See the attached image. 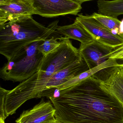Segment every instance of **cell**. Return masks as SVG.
Masks as SVG:
<instances>
[{
    "label": "cell",
    "instance_id": "obj_1",
    "mask_svg": "<svg viewBox=\"0 0 123 123\" xmlns=\"http://www.w3.org/2000/svg\"><path fill=\"white\" fill-rule=\"evenodd\" d=\"M63 123H123V108L100 80L90 77L49 98Z\"/></svg>",
    "mask_w": 123,
    "mask_h": 123
},
{
    "label": "cell",
    "instance_id": "obj_2",
    "mask_svg": "<svg viewBox=\"0 0 123 123\" xmlns=\"http://www.w3.org/2000/svg\"><path fill=\"white\" fill-rule=\"evenodd\" d=\"M58 21L48 26L38 23L32 16L23 17L0 25V53L8 61L34 42L45 40L59 35Z\"/></svg>",
    "mask_w": 123,
    "mask_h": 123
},
{
    "label": "cell",
    "instance_id": "obj_3",
    "mask_svg": "<svg viewBox=\"0 0 123 123\" xmlns=\"http://www.w3.org/2000/svg\"><path fill=\"white\" fill-rule=\"evenodd\" d=\"M60 41L58 47L43 58L39 70L14 87L15 90L29 91L56 72L82 58L78 49L73 45L69 38L61 37Z\"/></svg>",
    "mask_w": 123,
    "mask_h": 123
},
{
    "label": "cell",
    "instance_id": "obj_4",
    "mask_svg": "<svg viewBox=\"0 0 123 123\" xmlns=\"http://www.w3.org/2000/svg\"><path fill=\"white\" fill-rule=\"evenodd\" d=\"M44 40L32 43L8 61L1 68L0 78L5 81L21 82L37 72L44 57L38 48Z\"/></svg>",
    "mask_w": 123,
    "mask_h": 123
},
{
    "label": "cell",
    "instance_id": "obj_5",
    "mask_svg": "<svg viewBox=\"0 0 123 123\" xmlns=\"http://www.w3.org/2000/svg\"><path fill=\"white\" fill-rule=\"evenodd\" d=\"M88 70V66L85 62L82 60H78L25 93L21 99L23 102H26L34 98L53 97L58 86Z\"/></svg>",
    "mask_w": 123,
    "mask_h": 123
},
{
    "label": "cell",
    "instance_id": "obj_6",
    "mask_svg": "<svg viewBox=\"0 0 123 123\" xmlns=\"http://www.w3.org/2000/svg\"><path fill=\"white\" fill-rule=\"evenodd\" d=\"M75 21L81 25L95 40L115 49L123 45V35L116 34L94 18L91 15L79 14Z\"/></svg>",
    "mask_w": 123,
    "mask_h": 123
},
{
    "label": "cell",
    "instance_id": "obj_7",
    "mask_svg": "<svg viewBox=\"0 0 123 123\" xmlns=\"http://www.w3.org/2000/svg\"><path fill=\"white\" fill-rule=\"evenodd\" d=\"M35 14L47 18L66 15H77L81 4L71 0H32Z\"/></svg>",
    "mask_w": 123,
    "mask_h": 123
},
{
    "label": "cell",
    "instance_id": "obj_8",
    "mask_svg": "<svg viewBox=\"0 0 123 123\" xmlns=\"http://www.w3.org/2000/svg\"><path fill=\"white\" fill-rule=\"evenodd\" d=\"M92 77L102 81L123 108V68L121 64L102 69Z\"/></svg>",
    "mask_w": 123,
    "mask_h": 123
},
{
    "label": "cell",
    "instance_id": "obj_9",
    "mask_svg": "<svg viewBox=\"0 0 123 123\" xmlns=\"http://www.w3.org/2000/svg\"><path fill=\"white\" fill-rule=\"evenodd\" d=\"M114 49L94 40L86 45L81 44L78 49L81 57L86 63L89 69L99 66L110 58L108 55Z\"/></svg>",
    "mask_w": 123,
    "mask_h": 123
},
{
    "label": "cell",
    "instance_id": "obj_10",
    "mask_svg": "<svg viewBox=\"0 0 123 123\" xmlns=\"http://www.w3.org/2000/svg\"><path fill=\"white\" fill-rule=\"evenodd\" d=\"M56 110L50 102L42 99L31 110L24 111L16 123H43L56 120Z\"/></svg>",
    "mask_w": 123,
    "mask_h": 123
},
{
    "label": "cell",
    "instance_id": "obj_11",
    "mask_svg": "<svg viewBox=\"0 0 123 123\" xmlns=\"http://www.w3.org/2000/svg\"><path fill=\"white\" fill-rule=\"evenodd\" d=\"M35 14L32 0H20L0 5V25L23 17Z\"/></svg>",
    "mask_w": 123,
    "mask_h": 123
},
{
    "label": "cell",
    "instance_id": "obj_12",
    "mask_svg": "<svg viewBox=\"0 0 123 123\" xmlns=\"http://www.w3.org/2000/svg\"><path fill=\"white\" fill-rule=\"evenodd\" d=\"M59 34L64 35L69 39L78 40L81 44H89L95 40L92 36L78 22L69 25L58 26L56 30Z\"/></svg>",
    "mask_w": 123,
    "mask_h": 123
},
{
    "label": "cell",
    "instance_id": "obj_13",
    "mask_svg": "<svg viewBox=\"0 0 123 123\" xmlns=\"http://www.w3.org/2000/svg\"><path fill=\"white\" fill-rule=\"evenodd\" d=\"M119 64H120L117 63V60L115 59L110 58L108 60L99 66L84 72L81 74L70 79L64 84L58 86L57 88L60 91L64 90L78 84L90 77L92 76L94 74L102 69L108 67L118 66Z\"/></svg>",
    "mask_w": 123,
    "mask_h": 123
},
{
    "label": "cell",
    "instance_id": "obj_14",
    "mask_svg": "<svg viewBox=\"0 0 123 123\" xmlns=\"http://www.w3.org/2000/svg\"><path fill=\"white\" fill-rule=\"evenodd\" d=\"M98 13L117 17L123 15V0H98Z\"/></svg>",
    "mask_w": 123,
    "mask_h": 123
},
{
    "label": "cell",
    "instance_id": "obj_15",
    "mask_svg": "<svg viewBox=\"0 0 123 123\" xmlns=\"http://www.w3.org/2000/svg\"><path fill=\"white\" fill-rule=\"evenodd\" d=\"M91 16L103 26L116 34H120V25L121 21L117 17H113L94 12Z\"/></svg>",
    "mask_w": 123,
    "mask_h": 123
},
{
    "label": "cell",
    "instance_id": "obj_16",
    "mask_svg": "<svg viewBox=\"0 0 123 123\" xmlns=\"http://www.w3.org/2000/svg\"><path fill=\"white\" fill-rule=\"evenodd\" d=\"M62 36H54L44 40L38 48V51L43 56H46L60 46Z\"/></svg>",
    "mask_w": 123,
    "mask_h": 123
},
{
    "label": "cell",
    "instance_id": "obj_17",
    "mask_svg": "<svg viewBox=\"0 0 123 123\" xmlns=\"http://www.w3.org/2000/svg\"><path fill=\"white\" fill-rule=\"evenodd\" d=\"M8 90L0 87V118L5 120L4 105L5 98Z\"/></svg>",
    "mask_w": 123,
    "mask_h": 123
},
{
    "label": "cell",
    "instance_id": "obj_18",
    "mask_svg": "<svg viewBox=\"0 0 123 123\" xmlns=\"http://www.w3.org/2000/svg\"><path fill=\"white\" fill-rule=\"evenodd\" d=\"M109 58L123 60V47L120 46L113 49V52L108 55Z\"/></svg>",
    "mask_w": 123,
    "mask_h": 123
},
{
    "label": "cell",
    "instance_id": "obj_19",
    "mask_svg": "<svg viewBox=\"0 0 123 123\" xmlns=\"http://www.w3.org/2000/svg\"><path fill=\"white\" fill-rule=\"evenodd\" d=\"M20 0L32 1V0H0V5L8 4L10 3H12V2H15V1Z\"/></svg>",
    "mask_w": 123,
    "mask_h": 123
},
{
    "label": "cell",
    "instance_id": "obj_20",
    "mask_svg": "<svg viewBox=\"0 0 123 123\" xmlns=\"http://www.w3.org/2000/svg\"><path fill=\"white\" fill-rule=\"evenodd\" d=\"M71 0L73 1H74V2H76V3H78L79 4H82L84 2L90 1L93 0Z\"/></svg>",
    "mask_w": 123,
    "mask_h": 123
},
{
    "label": "cell",
    "instance_id": "obj_21",
    "mask_svg": "<svg viewBox=\"0 0 123 123\" xmlns=\"http://www.w3.org/2000/svg\"><path fill=\"white\" fill-rule=\"evenodd\" d=\"M120 34L123 35V19L121 21L120 25Z\"/></svg>",
    "mask_w": 123,
    "mask_h": 123
},
{
    "label": "cell",
    "instance_id": "obj_22",
    "mask_svg": "<svg viewBox=\"0 0 123 123\" xmlns=\"http://www.w3.org/2000/svg\"><path fill=\"white\" fill-rule=\"evenodd\" d=\"M63 123L60 122V121H58L57 120H56L54 121H51V122H45V123Z\"/></svg>",
    "mask_w": 123,
    "mask_h": 123
},
{
    "label": "cell",
    "instance_id": "obj_23",
    "mask_svg": "<svg viewBox=\"0 0 123 123\" xmlns=\"http://www.w3.org/2000/svg\"><path fill=\"white\" fill-rule=\"evenodd\" d=\"M5 120L2 118H0V123H5L4 121Z\"/></svg>",
    "mask_w": 123,
    "mask_h": 123
},
{
    "label": "cell",
    "instance_id": "obj_24",
    "mask_svg": "<svg viewBox=\"0 0 123 123\" xmlns=\"http://www.w3.org/2000/svg\"><path fill=\"white\" fill-rule=\"evenodd\" d=\"M121 66H122V67H123V64H121Z\"/></svg>",
    "mask_w": 123,
    "mask_h": 123
},
{
    "label": "cell",
    "instance_id": "obj_25",
    "mask_svg": "<svg viewBox=\"0 0 123 123\" xmlns=\"http://www.w3.org/2000/svg\"><path fill=\"white\" fill-rule=\"evenodd\" d=\"M122 46V47H123V45H122V46Z\"/></svg>",
    "mask_w": 123,
    "mask_h": 123
}]
</instances>
